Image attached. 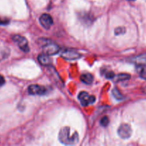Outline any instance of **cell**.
<instances>
[{"label": "cell", "mask_w": 146, "mask_h": 146, "mask_svg": "<svg viewBox=\"0 0 146 146\" xmlns=\"http://www.w3.org/2000/svg\"><path fill=\"white\" fill-rule=\"evenodd\" d=\"M130 78V75L127 74H117V75H115L114 78L113 79H114V81L115 82H118V81H125V80H128Z\"/></svg>", "instance_id": "4fadbf2b"}, {"label": "cell", "mask_w": 146, "mask_h": 146, "mask_svg": "<svg viewBox=\"0 0 146 146\" xmlns=\"http://www.w3.org/2000/svg\"><path fill=\"white\" fill-rule=\"evenodd\" d=\"M61 56L67 60H75L80 58L81 54L74 49H64L61 52Z\"/></svg>", "instance_id": "8992f818"}, {"label": "cell", "mask_w": 146, "mask_h": 146, "mask_svg": "<svg viewBox=\"0 0 146 146\" xmlns=\"http://www.w3.org/2000/svg\"><path fill=\"white\" fill-rule=\"evenodd\" d=\"M144 92L146 94V86L145 87V88H144Z\"/></svg>", "instance_id": "ffe728a7"}, {"label": "cell", "mask_w": 146, "mask_h": 146, "mask_svg": "<svg viewBox=\"0 0 146 146\" xmlns=\"http://www.w3.org/2000/svg\"><path fill=\"white\" fill-rule=\"evenodd\" d=\"M12 39L16 44H17L20 49L22 50L24 52H28L29 51V47L28 41L24 38V36H21L20 35H14L12 36Z\"/></svg>", "instance_id": "3957f363"}, {"label": "cell", "mask_w": 146, "mask_h": 146, "mask_svg": "<svg viewBox=\"0 0 146 146\" xmlns=\"http://www.w3.org/2000/svg\"><path fill=\"white\" fill-rule=\"evenodd\" d=\"M100 124H101V125L104 127L107 126V125L109 124L108 117H107V116L103 117V118L101 119V121H100Z\"/></svg>", "instance_id": "9a60e30c"}, {"label": "cell", "mask_w": 146, "mask_h": 146, "mask_svg": "<svg viewBox=\"0 0 146 146\" xmlns=\"http://www.w3.org/2000/svg\"><path fill=\"white\" fill-rule=\"evenodd\" d=\"M137 71L142 78L146 80V66L145 64L137 65Z\"/></svg>", "instance_id": "7c38bea8"}, {"label": "cell", "mask_w": 146, "mask_h": 146, "mask_svg": "<svg viewBox=\"0 0 146 146\" xmlns=\"http://www.w3.org/2000/svg\"><path fill=\"white\" fill-rule=\"evenodd\" d=\"M105 76L107 78H113L115 76V74L113 71H107V72H105Z\"/></svg>", "instance_id": "2e32d148"}, {"label": "cell", "mask_w": 146, "mask_h": 146, "mask_svg": "<svg viewBox=\"0 0 146 146\" xmlns=\"http://www.w3.org/2000/svg\"><path fill=\"white\" fill-rule=\"evenodd\" d=\"M59 140L64 145H72L77 143L79 141V135L77 132L71 133L70 127H63L60 131Z\"/></svg>", "instance_id": "6da1fadb"}, {"label": "cell", "mask_w": 146, "mask_h": 146, "mask_svg": "<svg viewBox=\"0 0 146 146\" xmlns=\"http://www.w3.org/2000/svg\"><path fill=\"white\" fill-rule=\"evenodd\" d=\"M38 61L42 64V66H50L52 63V60L50 59V58L49 57L48 55L44 54H41L38 56Z\"/></svg>", "instance_id": "30bf717a"}, {"label": "cell", "mask_w": 146, "mask_h": 146, "mask_svg": "<svg viewBox=\"0 0 146 146\" xmlns=\"http://www.w3.org/2000/svg\"><path fill=\"white\" fill-rule=\"evenodd\" d=\"M28 93L31 95H44L47 93V88L42 86L33 84L28 87Z\"/></svg>", "instance_id": "52a82bcc"}, {"label": "cell", "mask_w": 146, "mask_h": 146, "mask_svg": "<svg viewBox=\"0 0 146 146\" xmlns=\"http://www.w3.org/2000/svg\"><path fill=\"white\" fill-rule=\"evenodd\" d=\"M130 61L135 63L137 65L145 64L146 63V54H140V55L135 56L130 58Z\"/></svg>", "instance_id": "9c48e42d"}, {"label": "cell", "mask_w": 146, "mask_h": 146, "mask_svg": "<svg viewBox=\"0 0 146 146\" xmlns=\"http://www.w3.org/2000/svg\"><path fill=\"white\" fill-rule=\"evenodd\" d=\"M124 32H125V29L123 28V27H119V28L116 29H115V34H117V35H118V34H121Z\"/></svg>", "instance_id": "e0dca14e"}, {"label": "cell", "mask_w": 146, "mask_h": 146, "mask_svg": "<svg viewBox=\"0 0 146 146\" xmlns=\"http://www.w3.org/2000/svg\"><path fill=\"white\" fill-rule=\"evenodd\" d=\"M118 135L123 139H127L131 136L132 129L130 125L127 123H123L120 125L117 130Z\"/></svg>", "instance_id": "5b68a950"}, {"label": "cell", "mask_w": 146, "mask_h": 146, "mask_svg": "<svg viewBox=\"0 0 146 146\" xmlns=\"http://www.w3.org/2000/svg\"><path fill=\"white\" fill-rule=\"evenodd\" d=\"M129 1H134V0H129Z\"/></svg>", "instance_id": "44dd1931"}, {"label": "cell", "mask_w": 146, "mask_h": 146, "mask_svg": "<svg viewBox=\"0 0 146 146\" xmlns=\"http://www.w3.org/2000/svg\"><path fill=\"white\" fill-rule=\"evenodd\" d=\"M79 100L81 102V104L83 106H87L90 104H93L95 101V97L94 96H91L85 91H82L79 94Z\"/></svg>", "instance_id": "277c9868"}, {"label": "cell", "mask_w": 146, "mask_h": 146, "mask_svg": "<svg viewBox=\"0 0 146 146\" xmlns=\"http://www.w3.org/2000/svg\"><path fill=\"white\" fill-rule=\"evenodd\" d=\"M80 79L82 81L84 84H91L93 82V78L92 75L91 74H89V73H84L80 77Z\"/></svg>", "instance_id": "8fae6325"}, {"label": "cell", "mask_w": 146, "mask_h": 146, "mask_svg": "<svg viewBox=\"0 0 146 146\" xmlns=\"http://www.w3.org/2000/svg\"><path fill=\"white\" fill-rule=\"evenodd\" d=\"M4 82H5V80H4V76H1V74H0V87H1V86L4 85Z\"/></svg>", "instance_id": "ac0fdd59"}, {"label": "cell", "mask_w": 146, "mask_h": 146, "mask_svg": "<svg viewBox=\"0 0 146 146\" xmlns=\"http://www.w3.org/2000/svg\"><path fill=\"white\" fill-rule=\"evenodd\" d=\"M42 41H43L41 44H42V46L44 54L48 56H53L60 52V48L57 44L48 39H42Z\"/></svg>", "instance_id": "7a4b0ae2"}, {"label": "cell", "mask_w": 146, "mask_h": 146, "mask_svg": "<svg viewBox=\"0 0 146 146\" xmlns=\"http://www.w3.org/2000/svg\"><path fill=\"white\" fill-rule=\"evenodd\" d=\"M113 96H114L115 98L117 100H122L124 98L123 94H122L121 93H120L116 88H115L113 90Z\"/></svg>", "instance_id": "5bb4252c"}, {"label": "cell", "mask_w": 146, "mask_h": 146, "mask_svg": "<svg viewBox=\"0 0 146 146\" xmlns=\"http://www.w3.org/2000/svg\"><path fill=\"white\" fill-rule=\"evenodd\" d=\"M8 22H9V20L3 19L0 18V24H7Z\"/></svg>", "instance_id": "d6986e66"}, {"label": "cell", "mask_w": 146, "mask_h": 146, "mask_svg": "<svg viewBox=\"0 0 146 146\" xmlns=\"http://www.w3.org/2000/svg\"><path fill=\"white\" fill-rule=\"evenodd\" d=\"M40 23L44 29H49L53 24V19L50 14H43L40 17Z\"/></svg>", "instance_id": "ba28073f"}]
</instances>
